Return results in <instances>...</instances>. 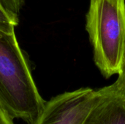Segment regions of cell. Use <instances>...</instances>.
<instances>
[{"mask_svg": "<svg viewBox=\"0 0 125 124\" xmlns=\"http://www.w3.org/2000/svg\"><path fill=\"white\" fill-rule=\"evenodd\" d=\"M45 102L15 32L0 30V105L14 120L29 124L39 117Z\"/></svg>", "mask_w": 125, "mask_h": 124, "instance_id": "obj_1", "label": "cell"}, {"mask_svg": "<svg viewBox=\"0 0 125 124\" xmlns=\"http://www.w3.org/2000/svg\"><path fill=\"white\" fill-rule=\"evenodd\" d=\"M86 30L101 75L105 79L121 75L125 63V0H90Z\"/></svg>", "mask_w": 125, "mask_h": 124, "instance_id": "obj_2", "label": "cell"}, {"mask_svg": "<svg viewBox=\"0 0 125 124\" xmlns=\"http://www.w3.org/2000/svg\"><path fill=\"white\" fill-rule=\"evenodd\" d=\"M97 94V90L81 88L53 96L46 101L39 117L29 124H82Z\"/></svg>", "mask_w": 125, "mask_h": 124, "instance_id": "obj_3", "label": "cell"}, {"mask_svg": "<svg viewBox=\"0 0 125 124\" xmlns=\"http://www.w3.org/2000/svg\"><path fill=\"white\" fill-rule=\"evenodd\" d=\"M82 124H125V82L117 78L100 88Z\"/></svg>", "mask_w": 125, "mask_h": 124, "instance_id": "obj_4", "label": "cell"}, {"mask_svg": "<svg viewBox=\"0 0 125 124\" xmlns=\"http://www.w3.org/2000/svg\"><path fill=\"white\" fill-rule=\"evenodd\" d=\"M19 23V18L11 15L0 3V30L7 33L15 32Z\"/></svg>", "mask_w": 125, "mask_h": 124, "instance_id": "obj_5", "label": "cell"}, {"mask_svg": "<svg viewBox=\"0 0 125 124\" xmlns=\"http://www.w3.org/2000/svg\"><path fill=\"white\" fill-rule=\"evenodd\" d=\"M0 3L10 14L18 17L24 4V0H0Z\"/></svg>", "mask_w": 125, "mask_h": 124, "instance_id": "obj_6", "label": "cell"}, {"mask_svg": "<svg viewBox=\"0 0 125 124\" xmlns=\"http://www.w3.org/2000/svg\"><path fill=\"white\" fill-rule=\"evenodd\" d=\"M0 124H15L14 119L0 105Z\"/></svg>", "mask_w": 125, "mask_h": 124, "instance_id": "obj_7", "label": "cell"}, {"mask_svg": "<svg viewBox=\"0 0 125 124\" xmlns=\"http://www.w3.org/2000/svg\"><path fill=\"white\" fill-rule=\"evenodd\" d=\"M118 78H119V79L122 80L123 81H125V65H124V67H123L122 72V74H121V75H118Z\"/></svg>", "mask_w": 125, "mask_h": 124, "instance_id": "obj_8", "label": "cell"}]
</instances>
